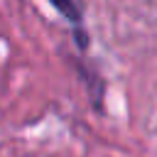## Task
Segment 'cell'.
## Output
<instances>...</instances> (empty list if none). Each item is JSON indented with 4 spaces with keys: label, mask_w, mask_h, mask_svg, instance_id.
<instances>
[{
    "label": "cell",
    "mask_w": 157,
    "mask_h": 157,
    "mask_svg": "<svg viewBox=\"0 0 157 157\" xmlns=\"http://www.w3.org/2000/svg\"><path fill=\"white\" fill-rule=\"evenodd\" d=\"M69 22H74V25H78L81 22V7L76 5V0H49Z\"/></svg>",
    "instance_id": "obj_1"
}]
</instances>
